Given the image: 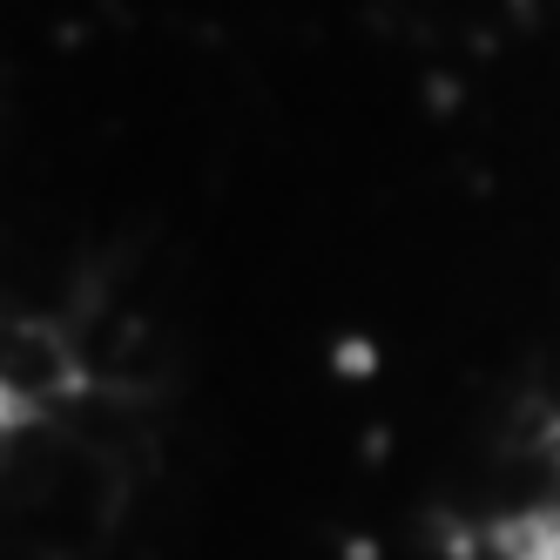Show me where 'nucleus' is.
I'll use <instances>...</instances> for the list:
<instances>
[{
	"label": "nucleus",
	"mask_w": 560,
	"mask_h": 560,
	"mask_svg": "<svg viewBox=\"0 0 560 560\" xmlns=\"http://www.w3.org/2000/svg\"><path fill=\"white\" fill-rule=\"evenodd\" d=\"M14 432V358H8V345H0V439Z\"/></svg>",
	"instance_id": "nucleus-1"
}]
</instances>
